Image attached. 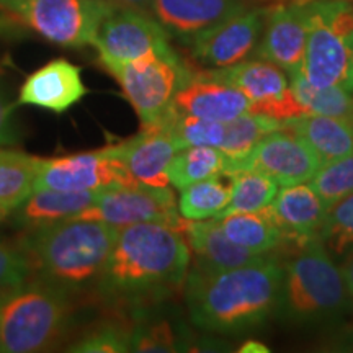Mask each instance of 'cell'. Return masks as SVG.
Masks as SVG:
<instances>
[{
    "instance_id": "cell-28",
    "label": "cell",
    "mask_w": 353,
    "mask_h": 353,
    "mask_svg": "<svg viewBox=\"0 0 353 353\" xmlns=\"http://www.w3.org/2000/svg\"><path fill=\"white\" fill-rule=\"evenodd\" d=\"M224 176H228L231 185V200L221 214L267 210L280 190V185L272 176L259 170H236Z\"/></svg>"
},
{
    "instance_id": "cell-39",
    "label": "cell",
    "mask_w": 353,
    "mask_h": 353,
    "mask_svg": "<svg viewBox=\"0 0 353 353\" xmlns=\"http://www.w3.org/2000/svg\"><path fill=\"white\" fill-rule=\"evenodd\" d=\"M118 7L132 8V10H139L144 13H151L152 0H112Z\"/></svg>"
},
{
    "instance_id": "cell-5",
    "label": "cell",
    "mask_w": 353,
    "mask_h": 353,
    "mask_svg": "<svg viewBox=\"0 0 353 353\" xmlns=\"http://www.w3.org/2000/svg\"><path fill=\"white\" fill-rule=\"evenodd\" d=\"M70 296L38 278L0 294L2 352L34 353L57 345L72 312Z\"/></svg>"
},
{
    "instance_id": "cell-3",
    "label": "cell",
    "mask_w": 353,
    "mask_h": 353,
    "mask_svg": "<svg viewBox=\"0 0 353 353\" xmlns=\"http://www.w3.org/2000/svg\"><path fill=\"white\" fill-rule=\"evenodd\" d=\"M120 229L99 219H68L25 229L19 244L33 278L77 294L94 290Z\"/></svg>"
},
{
    "instance_id": "cell-33",
    "label": "cell",
    "mask_w": 353,
    "mask_h": 353,
    "mask_svg": "<svg viewBox=\"0 0 353 353\" xmlns=\"http://www.w3.org/2000/svg\"><path fill=\"white\" fill-rule=\"evenodd\" d=\"M324 201L325 208L353 193V152L319 167L307 182Z\"/></svg>"
},
{
    "instance_id": "cell-21",
    "label": "cell",
    "mask_w": 353,
    "mask_h": 353,
    "mask_svg": "<svg viewBox=\"0 0 353 353\" xmlns=\"http://www.w3.org/2000/svg\"><path fill=\"white\" fill-rule=\"evenodd\" d=\"M190 250L195 255L193 263L213 270H226L242 265L260 262L270 255H257L234 244L218 224L216 218L203 221L183 219L180 223Z\"/></svg>"
},
{
    "instance_id": "cell-41",
    "label": "cell",
    "mask_w": 353,
    "mask_h": 353,
    "mask_svg": "<svg viewBox=\"0 0 353 353\" xmlns=\"http://www.w3.org/2000/svg\"><path fill=\"white\" fill-rule=\"evenodd\" d=\"M0 352H2V339H0Z\"/></svg>"
},
{
    "instance_id": "cell-8",
    "label": "cell",
    "mask_w": 353,
    "mask_h": 353,
    "mask_svg": "<svg viewBox=\"0 0 353 353\" xmlns=\"http://www.w3.org/2000/svg\"><path fill=\"white\" fill-rule=\"evenodd\" d=\"M120 83L123 95L138 114L141 125L154 126L169 114L174 97L192 74L176 52L143 56L123 64L105 65Z\"/></svg>"
},
{
    "instance_id": "cell-2",
    "label": "cell",
    "mask_w": 353,
    "mask_h": 353,
    "mask_svg": "<svg viewBox=\"0 0 353 353\" xmlns=\"http://www.w3.org/2000/svg\"><path fill=\"white\" fill-rule=\"evenodd\" d=\"M283 265L276 257L226 270L193 263L183 285L193 325L210 334L241 335L275 316Z\"/></svg>"
},
{
    "instance_id": "cell-18",
    "label": "cell",
    "mask_w": 353,
    "mask_h": 353,
    "mask_svg": "<svg viewBox=\"0 0 353 353\" xmlns=\"http://www.w3.org/2000/svg\"><path fill=\"white\" fill-rule=\"evenodd\" d=\"M88 94L79 65L65 59H54L25 79L19 94V105L65 113Z\"/></svg>"
},
{
    "instance_id": "cell-38",
    "label": "cell",
    "mask_w": 353,
    "mask_h": 353,
    "mask_svg": "<svg viewBox=\"0 0 353 353\" xmlns=\"http://www.w3.org/2000/svg\"><path fill=\"white\" fill-rule=\"evenodd\" d=\"M341 270L343 275V281H345L348 303H350V311L353 312V250H350V252L342 259Z\"/></svg>"
},
{
    "instance_id": "cell-9",
    "label": "cell",
    "mask_w": 353,
    "mask_h": 353,
    "mask_svg": "<svg viewBox=\"0 0 353 353\" xmlns=\"http://www.w3.org/2000/svg\"><path fill=\"white\" fill-rule=\"evenodd\" d=\"M79 218L99 219L118 229L143 223H165L180 228L182 223L170 187H154L143 182L101 188L94 205Z\"/></svg>"
},
{
    "instance_id": "cell-14",
    "label": "cell",
    "mask_w": 353,
    "mask_h": 353,
    "mask_svg": "<svg viewBox=\"0 0 353 353\" xmlns=\"http://www.w3.org/2000/svg\"><path fill=\"white\" fill-rule=\"evenodd\" d=\"M136 182L107 152V149L43 159L34 190L95 192L114 183Z\"/></svg>"
},
{
    "instance_id": "cell-29",
    "label": "cell",
    "mask_w": 353,
    "mask_h": 353,
    "mask_svg": "<svg viewBox=\"0 0 353 353\" xmlns=\"http://www.w3.org/2000/svg\"><path fill=\"white\" fill-rule=\"evenodd\" d=\"M219 176L221 175L210 176L180 190L176 206L183 219H211L228 208L229 200H231V185H229V180L226 183Z\"/></svg>"
},
{
    "instance_id": "cell-10",
    "label": "cell",
    "mask_w": 353,
    "mask_h": 353,
    "mask_svg": "<svg viewBox=\"0 0 353 353\" xmlns=\"http://www.w3.org/2000/svg\"><path fill=\"white\" fill-rule=\"evenodd\" d=\"M170 34L151 13L114 6L101 21L94 46L101 65L123 64L139 57L174 52Z\"/></svg>"
},
{
    "instance_id": "cell-22",
    "label": "cell",
    "mask_w": 353,
    "mask_h": 353,
    "mask_svg": "<svg viewBox=\"0 0 353 353\" xmlns=\"http://www.w3.org/2000/svg\"><path fill=\"white\" fill-rule=\"evenodd\" d=\"M100 190L95 192H61V190H34L10 218L13 226L20 229H33L61 221L76 219L83 211L94 205Z\"/></svg>"
},
{
    "instance_id": "cell-32",
    "label": "cell",
    "mask_w": 353,
    "mask_h": 353,
    "mask_svg": "<svg viewBox=\"0 0 353 353\" xmlns=\"http://www.w3.org/2000/svg\"><path fill=\"white\" fill-rule=\"evenodd\" d=\"M317 237L335 260L353 250V193L329 206Z\"/></svg>"
},
{
    "instance_id": "cell-1",
    "label": "cell",
    "mask_w": 353,
    "mask_h": 353,
    "mask_svg": "<svg viewBox=\"0 0 353 353\" xmlns=\"http://www.w3.org/2000/svg\"><path fill=\"white\" fill-rule=\"evenodd\" d=\"M192 250L182 229L165 223L121 228L94 291L101 301L143 306L183 288Z\"/></svg>"
},
{
    "instance_id": "cell-30",
    "label": "cell",
    "mask_w": 353,
    "mask_h": 353,
    "mask_svg": "<svg viewBox=\"0 0 353 353\" xmlns=\"http://www.w3.org/2000/svg\"><path fill=\"white\" fill-rule=\"evenodd\" d=\"M285 128V123L268 114L247 112L226 123V134L221 144V151L228 162L245 157L270 132Z\"/></svg>"
},
{
    "instance_id": "cell-36",
    "label": "cell",
    "mask_w": 353,
    "mask_h": 353,
    "mask_svg": "<svg viewBox=\"0 0 353 353\" xmlns=\"http://www.w3.org/2000/svg\"><path fill=\"white\" fill-rule=\"evenodd\" d=\"M33 278L28 255L19 242L0 241V294L26 283Z\"/></svg>"
},
{
    "instance_id": "cell-11",
    "label": "cell",
    "mask_w": 353,
    "mask_h": 353,
    "mask_svg": "<svg viewBox=\"0 0 353 353\" xmlns=\"http://www.w3.org/2000/svg\"><path fill=\"white\" fill-rule=\"evenodd\" d=\"M319 167V157L306 141L293 131L281 128L265 136L245 157L228 162L224 174L236 170H259L272 176L280 187H290L309 182Z\"/></svg>"
},
{
    "instance_id": "cell-20",
    "label": "cell",
    "mask_w": 353,
    "mask_h": 353,
    "mask_svg": "<svg viewBox=\"0 0 353 353\" xmlns=\"http://www.w3.org/2000/svg\"><path fill=\"white\" fill-rule=\"evenodd\" d=\"M267 210L285 236L286 249L290 245L298 249L317 237L327 211L324 201L307 182L281 187Z\"/></svg>"
},
{
    "instance_id": "cell-26",
    "label": "cell",
    "mask_w": 353,
    "mask_h": 353,
    "mask_svg": "<svg viewBox=\"0 0 353 353\" xmlns=\"http://www.w3.org/2000/svg\"><path fill=\"white\" fill-rule=\"evenodd\" d=\"M293 94L306 114H322L353 125V94L342 87L314 85L301 72L290 76Z\"/></svg>"
},
{
    "instance_id": "cell-12",
    "label": "cell",
    "mask_w": 353,
    "mask_h": 353,
    "mask_svg": "<svg viewBox=\"0 0 353 353\" xmlns=\"http://www.w3.org/2000/svg\"><path fill=\"white\" fill-rule=\"evenodd\" d=\"M216 76L232 83L247 97L250 112L268 114L280 121L306 114L291 88L283 69L265 59L242 61L223 69H213Z\"/></svg>"
},
{
    "instance_id": "cell-43",
    "label": "cell",
    "mask_w": 353,
    "mask_h": 353,
    "mask_svg": "<svg viewBox=\"0 0 353 353\" xmlns=\"http://www.w3.org/2000/svg\"><path fill=\"white\" fill-rule=\"evenodd\" d=\"M2 219H3V218H2V213H0V221H2Z\"/></svg>"
},
{
    "instance_id": "cell-17",
    "label": "cell",
    "mask_w": 353,
    "mask_h": 353,
    "mask_svg": "<svg viewBox=\"0 0 353 353\" xmlns=\"http://www.w3.org/2000/svg\"><path fill=\"white\" fill-rule=\"evenodd\" d=\"M172 110L205 120L229 123L250 112V103L239 88L208 70L190 74L175 94Z\"/></svg>"
},
{
    "instance_id": "cell-19",
    "label": "cell",
    "mask_w": 353,
    "mask_h": 353,
    "mask_svg": "<svg viewBox=\"0 0 353 353\" xmlns=\"http://www.w3.org/2000/svg\"><path fill=\"white\" fill-rule=\"evenodd\" d=\"M247 0H152L151 15L165 32L190 43L211 26L247 10Z\"/></svg>"
},
{
    "instance_id": "cell-4",
    "label": "cell",
    "mask_w": 353,
    "mask_h": 353,
    "mask_svg": "<svg viewBox=\"0 0 353 353\" xmlns=\"http://www.w3.org/2000/svg\"><path fill=\"white\" fill-rule=\"evenodd\" d=\"M283 265L275 309L278 321L298 327L329 324L350 311L341 267L319 237L298 247Z\"/></svg>"
},
{
    "instance_id": "cell-23",
    "label": "cell",
    "mask_w": 353,
    "mask_h": 353,
    "mask_svg": "<svg viewBox=\"0 0 353 353\" xmlns=\"http://www.w3.org/2000/svg\"><path fill=\"white\" fill-rule=\"evenodd\" d=\"M286 130L293 131L307 143L319 157L321 165L337 161L353 152V125L322 114H301L283 121Z\"/></svg>"
},
{
    "instance_id": "cell-34",
    "label": "cell",
    "mask_w": 353,
    "mask_h": 353,
    "mask_svg": "<svg viewBox=\"0 0 353 353\" xmlns=\"http://www.w3.org/2000/svg\"><path fill=\"white\" fill-rule=\"evenodd\" d=\"M131 332L132 327L118 322H107L88 330L79 341L70 343L65 350L77 353L131 352Z\"/></svg>"
},
{
    "instance_id": "cell-13",
    "label": "cell",
    "mask_w": 353,
    "mask_h": 353,
    "mask_svg": "<svg viewBox=\"0 0 353 353\" xmlns=\"http://www.w3.org/2000/svg\"><path fill=\"white\" fill-rule=\"evenodd\" d=\"M265 17V8H247L211 26L188 43L193 59L213 69L242 63L257 50Z\"/></svg>"
},
{
    "instance_id": "cell-15",
    "label": "cell",
    "mask_w": 353,
    "mask_h": 353,
    "mask_svg": "<svg viewBox=\"0 0 353 353\" xmlns=\"http://www.w3.org/2000/svg\"><path fill=\"white\" fill-rule=\"evenodd\" d=\"M105 149L136 182L170 187L167 167L180 149L162 126H143L139 134Z\"/></svg>"
},
{
    "instance_id": "cell-27",
    "label": "cell",
    "mask_w": 353,
    "mask_h": 353,
    "mask_svg": "<svg viewBox=\"0 0 353 353\" xmlns=\"http://www.w3.org/2000/svg\"><path fill=\"white\" fill-rule=\"evenodd\" d=\"M226 156L218 148L192 145L180 149L167 167V176L172 187L182 190L188 185L224 174Z\"/></svg>"
},
{
    "instance_id": "cell-37",
    "label": "cell",
    "mask_w": 353,
    "mask_h": 353,
    "mask_svg": "<svg viewBox=\"0 0 353 353\" xmlns=\"http://www.w3.org/2000/svg\"><path fill=\"white\" fill-rule=\"evenodd\" d=\"M13 110L15 105L8 101L6 92L0 87V148L15 145L20 141L19 126L13 120Z\"/></svg>"
},
{
    "instance_id": "cell-35",
    "label": "cell",
    "mask_w": 353,
    "mask_h": 353,
    "mask_svg": "<svg viewBox=\"0 0 353 353\" xmlns=\"http://www.w3.org/2000/svg\"><path fill=\"white\" fill-rule=\"evenodd\" d=\"M180 342L169 321H141L132 327L131 352H179Z\"/></svg>"
},
{
    "instance_id": "cell-6",
    "label": "cell",
    "mask_w": 353,
    "mask_h": 353,
    "mask_svg": "<svg viewBox=\"0 0 353 353\" xmlns=\"http://www.w3.org/2000/svg\"><path fill=\"white\" fill-rule=\"evenodd\" d=\"M306 10V52L301 74L319 87L353 94V3L312 0Z\"/></svg>"
},
{
    "instance_id": "cell-16",
    "label": "cell",
    "mask_w": 353,
    "mask_h": 353,
    "mask_svg": "<svg viewBox=\"0 0 353 353\" xmlns=\"http://www.w3.org/2000/svg\"><path fill=\"white\" fill-rule=\"evenodd\" d=\"M304 52H306L304 6L290 0L267 10L262 38L255 54L260 59L281 68L290 77L301 72Z\"/></svg>"
},
{
    "instance_id": "cell-24",
    "label": "cell",
    "mask_w": 353,
    "mask_h": 353,
    "mask_svg": "<svg viewBox=\"0 0 353 353\" xmlns=\"http://www.w3.org/2000/svg\"><path fill=\"white\" fill-rule=\"evenodd\" d=\"M223 232L234 244L257 255H273L286 249L285 236L275 224L268 210L252 213H228L216 216Z\"/></svg>"
},
{
    "instance_id": "cell-42",
    "label": "cell",
    "mask_w": 353,
    "mask_h": 353,
    "mask_svg": "<svg viewBox=\"0 0 353 353\" xmlns=\"http://www.w3.org/2000/svg\"><path fill=\"white\" fill-rule=\"evenodd\" d=\"M0 25H2V12H0Z\"/></svg>"
},
{
    "instance_id": "cell-7",
    "label": "cell",
    "mask_w": 353,
    "mask_h": 353,
    "mask_svg": "<svg viewBox=\"0 0 353 353\" xmlns=\"http://www.w3.org/2000/svg\"><path fill=\"white\" fill-rule=\"evenodd\" d=\"M114 6L112 0H0V7L21 28L64 48L94 44Z\"/></svg>"
},
{
    "instance_id": "cell-40",
    "label": "cell",
    "mask_w": 353,
    "mask_h": 353,
    "mask_svg": "<svg viewBox=\"0 0 353 353\" xmlns=\"http://www.w3.org/2000/svg\"><path fill=\"white\" fill-rule=\"evenodd\" d=\"M239 352H249V353H252V352H257V353H267V352H270V350H268V348L265 347L263 343L255 342V341H249V342H245L244 345H242V347L239 348Z\"/></svg>"
},
{
    "instance_id": "cell-25",
    "label": "cell",
    "mask_w": 353,
    "mask_h": 353,
    "mask_svg": "<svg viewBox=\"0 0 353 353\" xmlns=\"http://www.w3.org/2000/svg\"><path fill=\"white\" fill-rule=\"evenodd\" d=\"M43 157L0 148V213L6 219L34 192Z\"/></svg>"
},
{
    "instance_id": "cell-31",
    "label": "cell",
    "mask_w": 353,
    "mask_h": 353,
    "mask_svg": "<svg viewBox=\"0 0 353 353\" xmlns=\"http://www.w3.org/2000/svg\"><path fill=\"white\" fill-rule=\"evenodd\" d=\"M157 126H162L169 132L179 149L192 145H210L219 149L226 134V123L176 113L175 110H170L164 120L157 123Z\"/></svg>"
}]
</instances>
